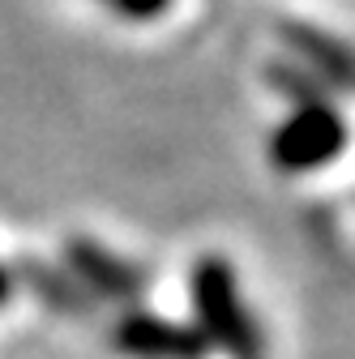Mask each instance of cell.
<instances>
[{
    "label": "cell",
    "mask_w": 355,
    "mask_h": 359,
    "mask_svg": "<svg viewBox=\"0 0 355 359\" xmlns=\"http://www.w3.org/2000/svg\"><path fill=\"white\" fill-rule=\"evenodd\" d=\"M103 5H107L112 13L128 18V22H150V18L167 13V5H171V0H103Z\"/></svg>",
    "instance_id": "7"
},
{
    "label": "cell",
    "mask_w": 355,
    "mask_h": 359,
    "mask_svg": "<svg viewBox=\"0 0 355 359\" xmlns=\"http://www.w3.org/2000/svg\"><path fill=\"white\" fill-rule=\"evenodd\" d=\"M283 39L287 48L295 52V69H304L313 81H321L326 90L330 86H355V52L347 48V43L304 26V22H287L283 26Z\"/></svg>",
    "instance_id": "5"
},
{
    "label": "cell",
    "mask_w": 355,
    "mask_h": 359,
    "mask_svg": "<svg viewBox=\"0 0 355 359\" xmlns=\"http://www.w3.org/2000/svg\"><path fill=\"white\" fill-rule=\"evenodd\" d=\"M197 334L214 346H223L232 359H261V330L244 304L240 278L227 257H201L189 274Z\"/></svg>",
    "instance_id": "1"
},
{
    "label": "cell",
    "mask_w": 355,
    "mask_h": 359,
    "mask_svg": "<svg viewBox=\"0 0 355 359\" xmlns=\"http://www.w3.org/2000/svg\"><path fill=\"white\" fill-rule=\"evenodd\" d=\"M13 295V278L5 274V265H0V308H5V299Z\"/></svg>",
    "instance_id": "8"
},
{
    "label": "cell",
    "mask_w": 355,
    "mask_h": 359,
    "mask_svg": "<svg viewBox=\"0 0 355 359\" xmlns=\"http://www.w3.org/2000/svg\"><path fill=\"white\" fill-rule=\"evenodd\" d=\"M112 342L133 359H201L206 351V338L197 330L163 321L154 312H128L116 325Z\"/></svg>",
    "instance_id": "4"
},
{
    "label": "cell",
    "mask_w": 355,
    "mask_h": 359,
    "mask_svg": "<svg viewBox=\"0 0 355 359\" xmlns=\"http://www.w3.org/2000/svg\"><path fill=\"white\" fill-rule=\"evenodd\" d=\"M342 150H347V120L326 95L295 99L291 116L274 128V137H270V158L287 175L321 171Z\"/></svg>",
    "instance_id": "2"
},
{
    "label": "cell",
    "mask_w": 355,
    "mask_h": 359,
    "mask_svg": "<svg viewBox=\"0 0 355 359\" xmlns=\"http://www.w3.org/2000/svg\"><path fill=\"white\" fill-rule=\"evenodd\" d=\"M65 269L69 274L91 291V295H99V299H124V304H133V299H142V291H146V274L133 261H124V257H116L112 248H103V244H95V240H69L65 244Z\"/></svg>",
    "instance_id": "3"
},
{
    "label": "cell",
    "mask_w": 355,
    "mask_h": 359,
    "mask_svg": "<svg viewBox=\"0 0 355 359\" xmlns=\"http://www.w3.org/2000/svg\"><path fill=\"white\" fill-rule=\"evenodd\" d=\"M30 283L39 287L43 299L56 304V308H81V304H77L81 291H77V278H73V274H69V278H56V274H43V269H30Z\"/></svg>",
    "instance_id": "6"
}]
</instances>
